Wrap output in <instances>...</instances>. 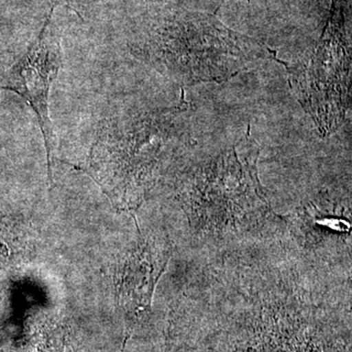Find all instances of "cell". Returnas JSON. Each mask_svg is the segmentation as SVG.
Returning a JSON list of instances; mask_svg holds the SVG:
<instances>
[{"mask_svg":"<svg viewBox=\"0 0 352 352\" xmlns=\"http://www.w3.org/2000/svg\"><path fill=\"white\" fill-rule=\"evenodd\" d=\"M149 245L138 247L129 256L119 282L120 302L127 309L144 310L151 302L153 291L164 265L155 261Z\"/></svg>","mask_w":352,"mask_h":352,"instance_id":"obj_3","label":"cell"},{"mask_svg":"<svg viewBox=\"0 0 352 352\" xmlns=\"http://www.w3.org/2000/svg\"><path fill=\"white\" fill-rule=\"evenodd\" d=\"M50 23L48 18L36 41L0 76V87L19 95L36 113L45 145L48 177L52 183L51 157L56 138L50 118V94L63 67V52L61 38Z\"/></svg>","mask_w":352,"mask_h":352,"instance_id":"obj_2","label":"cell"},{"mask_svg":"<svg viewBox=\"0 0 352 352\" xmlns=\"http://www.w3.org/2000/svg\"><path fill=\"white\" fill-rule=\"evenodd\" d=\"M176 110L112 116L102 120L82 166L111 200L126 204L143 190L157 155L175 136Z\"/></svg>","mask_w":352,"mask_h":352,"instance_id":"obj_1","label":"cell"}]
</instances>
